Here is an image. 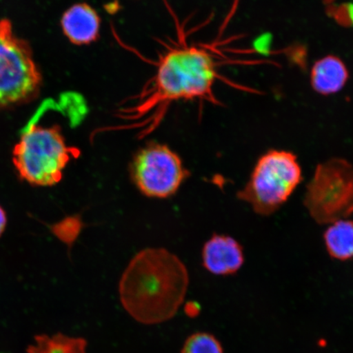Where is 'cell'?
Masks as SVG:
<instances>
[{
	"mask_svg": "<svg viewBox=\"0 0 353 353\" xmlns=\"http://www.w3.org/2000/svg\"><path fill=\"white\" fill-rule=\"evenodd\" d=\"M176 34L166 43L156 64V72L138 94L117 112L121 120L137 127H157L170 105L180 101L220 103L214 94L221 79L219 51L215 46L190 43L185 28L176 25Z\"/></svg>",
	"mask_w": 353,
	"mask_h": 353,
	"instance_id": "1",
	"label": "cell"
},
{
	"mask_svg": "<svg viewBox=\"0 0 353 353\" xmlns=\"http://www.w3.org/2000/svg\"><path fill=\"white\" fill-rule=\"evenodd\" d=\"M189 285L187 268L165 249H145L131 260L121 277L119 292L123 308L145 325L173 319Z\"/></svg>",
	"mask_w": 353,
	"mask_h": 353,
	"instance_id": "2",
	"label": "cell"
},
{
	"mask_svg": "<svg viewBox=\"0 0 353 353\" xmlns=\"http://www.w3.org/2000/svg\"><path fill=\"white\" fill-rule=\"evenodd\" d=\"M77 149L68 147L59 125L43 126L32 119L13 150V164L21 178L34 186L59 183Z\"/></svg>",
	"mask_w": 353,
	"mask_h": 353,
	"instance_id": "3",
	"label": "cell"
},
{
	"mask_svg": "<svg viewBox=\"0 0 353 353\" xmlns=\"http://www.w3.org/2000/svg\"><path fill=\"white\" fill-rule=\"evenodd\" d=\"M302 180V168L293 152L269 150L256 162L237 196L256 214L269 216L285 204Z\"/></svg>",
	"mask_w": 353,
	"mask_h": 353,
	"instance_id": "4",
	"label": "cell"
},
{
	"mask_svg": "<svg viewBox=\"0 0 353 353\" xmlns=\"http://www.w3.org/2000/svg\"><path fill=\"white\" fill-rule=\"evenodd\" d=\"M41 73L29 43L17 37L12 22L0 21V108L21 105L37 98Z\"/></svg>",
	"mask_w": 353,
	"mask_h": 353,
	"instance_id": "5",
	"label": "cell"
},
{
	"mask_svg": "<svg viewBox=\"0 0 353 353\" xmlns=\"http://www.w3.org/2000/svg\"><path fill=\"white\" fill-rule=\"evenodd\" d=\"M304 206L316 223L330 224L353 214V165L332 158L316 166L307 185Z\"/></svg>",
	"mask_w": 353,
	"mask_h": 353,
	"instance_id": "6",
	"label": "cell"
},
{
	"mask_svg": "<svg viewBox=\"0 0 353 353\" xmlns=\"http://www.w3.org/2000/svg\"><path fill=\"white\" fill-rule=\"evenodd\" d=\"M130 172L139 191L154 198L173 196L188 176L179 154L160 143L141 149L132 159Z\"/></svg>",
	"mask_w": 353,
	"mask_h": 353,
	"instance_id": "7",
	"label": "cell"
},
{
	"mask_svg": "<svg viewBox=\"0 0 353 353\" xmlns=\"http://www.w3.org/2000/svg\"><path fill=\"white\" fill-rule=\"evenodd\" d=\"M203 266L212 274H235L245 263L243 247L233 237L216 234L207 241L202 251Z\"/></svg>",
	"mask_w": 353,
	"mask_h": 353,
	"instance_id": "8",
	"label": "cell"
},
{
	"mask_svg": "<svg viewBox=\"0 0 353 353\" xmlns=\"http://www.w3.org/2000/svg\"><path fill=\"white\" fill-rule=\"evenodd\" d=\"M61 26L70 43L77 46H90L99 38L101 19L90 4L79 3L63 13Z\"/></svg>",
	"mask_w": 353,
	"mask_h": 353,
	"instance_id": "9",
	"label": "cell"
},
{
	"mask_svg": "<svg viewBox=\"0 0 353 353\" xmlns=\"http://www.w3.org/2000/svg\"><path fill=\"white\" fill-rule=\"evenodd\" d=\"M350 78L345 63L334 55L316 61L311 70V85L317 94L324 96L341 92Z\"/></svg>",
	"mask_w": 353,
	"mask_h": 353,
	"instance_id": "10",
	"label": "cell"
},
{
	"mask_svg": "<svg viewBox=\"0 0 353 353\" xmlns=\"http://www.w3.org/2000/svg\"><path fill=\"white\" fill-rule=\"evenodd\" d=\"M323 239L331 258L339 261L353 259V221L346 219L329 224Z\"/></svg>",
	"mask_w": 353,
	"mask_h": 353,
	"instance_id": "11",
	"label": "cell"
},
{
	"mask_svg": "<svg viewBox=\"0 0 353 353\" xmlns=\"http://www.w3.org/2000/svg\"><path fill=\"white\" fill-rule=\"evenodd\" d=\"M87 341L83 338H72L63 334L38 338L32 353H86Z\"/></svg>",
	"mask_w": 353,
	"mask_h": 353,
	"instance_id": "12",
	"label": "cell"
},
{
	"mask_svg": "<svg viewBox=\"0 0 353 353\" xmlns=\"http://www.w3.org/2000/svg\"><path fill=\"white\" fill-rule=\"evenodd\" d=\"M181 353H223L222 346L213 335L196 333L184 343Z\"/></svg>",
	"mask_w": 353,
	"mask_h": 353,
	"instance_id": "13",
	"label": "cell"
},
{
	"mask_svg": "<svg viewBox=\"0 0 353 353\" xmlns=\"http://www.w3.org/2000/svg\"><path fill=\"white\" fill-rule=\"evenodd\" d=\"M6 224H7V217H6V212H4L2 207L0 206V236L2 235V233L4 231V229H6Z\"/></svg>",
	"mask_w": 353,
	"mask_h": 353,
	"instance_id": "14",
	"label": "cell"
}]
</instances>
